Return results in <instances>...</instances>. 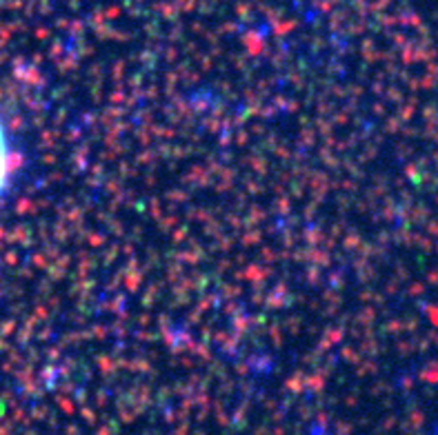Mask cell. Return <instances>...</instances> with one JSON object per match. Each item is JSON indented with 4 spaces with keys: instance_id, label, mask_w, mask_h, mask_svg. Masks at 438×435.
I'll list each match as a JSON object with an SVG mask.
<instances>
[{
    "instance_id": "obj_1",
    "label": "cell",
    "mask_w": 438,
    "mask_h": 435,
    "mask_svg": "<svg viewBox=\"0 0 438 435\" xmlns=\"http://www.w3.org/2000/svg\"><path fill=\"white\" fill-rule=\"evenodd\" d=\"M9 171H11V149H9V138L7 131L0 122V198H3L7 182H9Z\"/></svg>"
}]
</instances>
